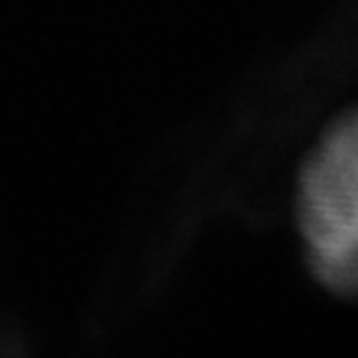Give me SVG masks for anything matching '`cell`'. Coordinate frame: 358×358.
Segmentation results:
<instances>
[{
	"mask_svg": "<svg viewBox=\"0 0 358 358\" xmlns=\"http://www.w3.org/2000/svg\"><path fill=\"white\" fill-rule=\"evenodd\" d=\"M294 219L313 279L358 299V107L331 120L301 159Z\"/></svg>",
	"mask_w": 358,
	"mask_h": 358,
	"instance_id": "obj_1",
	"label": "cell"
}]
</instances>
